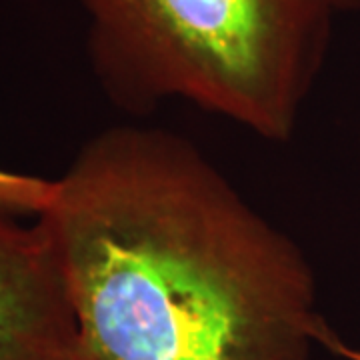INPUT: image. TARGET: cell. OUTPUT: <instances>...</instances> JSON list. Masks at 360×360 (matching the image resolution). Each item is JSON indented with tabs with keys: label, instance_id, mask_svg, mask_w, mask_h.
I'll return each instance as SVG.
<instances>
[{
	"label": "cell",
	"instance_id": "cell-4",
	"mask_svg": "<svg viewBox=\"0 0 360 360\" xmlns=\"http://www.w3.org/2000/svg\"><path fill=\"white\" fill-rule=\"evenodd\" d=\"M52 193V180L0 168V210L14 217L34 214L44 208Z\"/></svg>",
	"mask_w": 360,
	"mask_h": 360
},
{
	"label": "cell",
	"instance_id": "cell-2",
	"mask_svg": "<svg viewBox=\"0 0 360 360\" xmlns=\"http://www.w3.org/2000/svg\"><path fill=\"white\" fill-rule=\"evenodd\" d=\"M104 94L129 115L193 104L288 142L333 32L360 0H80Z\"/></svg>",
	"mask_w": 360,
	"mask_h": 360
},
{
	"label": "cell",
	"instance_id": "cell-1",
	"mask_svg": "<svg viewBox=\"0 0 360 360\" xmlns=\"http://www.w3.org/2000/svg\"><path fill=\"white\" fill-rule=\"evenodd\" d=\"M37 224L65 276L77 360H310L326 335L304 252L174 132L96 134Z\"/></svg>",
	"mask_w": 360,
	"mask_h": 360
},
{
	"label": "cell",
	"instance_id": "cell-3",
	"mask_svg": "<svg viewBox=\"0 0 360 360\" xmlns=\"http://www.w3.org/2000/svg\"><path fill=\"white\" fill-rule=\"evenodd\" d=\"M65 276L44 232L0 210V360H77Z\"/></svg>",
	"mask_w": 360,
	"mask_h": 360
},
{
	"label": "cell",
	"instance_id": "cell-5",
	"mask_svg": "<svg viewBox=\"0 0 360 360\" xmlns=\"http://www.w3.org/2000/svg\"><path fill=\"white\" fill-rule=\"evenodd\" d=\"M350 359H354V360H360V354H359V352H352V354H350Z\"/></svg>",
	"mask_w": 360,
	"mask_h": 360
}]
</instances>
